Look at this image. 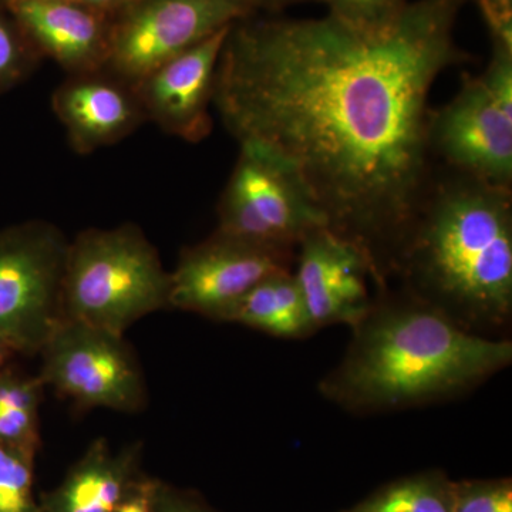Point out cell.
<instances>
[{
  "label": "cell",
  "instance_id": "83f0119b",
  "mask_svg": "<svg viewBox=\"0 0 512 512\" xmlns=\"http://www.w3.org/2000/svg\"><path fill=\"white\" fill-rule=\"evenodd\" d=\"M16 356V353L13 352L12 349L8 348L5 343L0 342V373L12 365L13 357Z\"/></svg>",
  "mask_w": 512,
  "mask_h": 512
},
{
  "label": "cell",
  "instance_id": "52a82bcc",
  "mask_svg": "<svg viewBox=\"0 0 512 512\" xmlns=\"http://www.w3.org/2000/svg\"><path fill=\"white\" fill-rule=\"evenodd\" d=\"M39 355V379L79 409L137 413L146 407L143 369L124 335L63 319Z\"/></svg>",
  "mask_w": 512,
  "mask_h": 512
},
{
  "label": "cell",
  "instance_id": "8fae6325",
  "mask_svg": "<svg viewBox=\"0 0 512 512\" xmlns=\"http://www.w3.org/2000/svg\"><path fill=\"white\" fill-rule=\"evenodd\" d=\"M231 28L171 57L134 84L147 121L187 143L210 137L218 64Z\"/></svg>",
  "mask_w": 512,
  "mask_h": 512
},
{
  "label": "cell",
  "instance_id": "484cf974",
  "mask_svg": "<svg viewBox=\"0 0 512 512\" xmlns=\"http://www.w3.org/2000/svg\"><path fill=\"white\" fill-rule=\"evenodd\" d=\"M72 2L79 3V5L86 6V8L99 10V12L113 15L117 10L126 6L130 0H72Z\"/></svg>",
  "mask_w": 512,
  "mask_h": 512
},
{
  "label": "cell",
  "instance_id": "4fadbf2b",
  "mask_svg": "<svg viewBox=\"0 0 512 512\" xmlns=\"http://www.w3.org/2000/svg\"><path fill=\"white\" fill-rule=\"evenodd\" d=\"M0 5L40 57H49L69 76L106 69L111 15L72 0H3Z\"/></svg>",
  "mask_w": 512,
  "mask_h": 512
},
{
  "label": "cell",
  "instance_id": "3957f363",
  "mask_svg": "<svg viewBox=\"0 0 512 512\" xmlns=\"http://www.w3.org/2000/svg\"><path fill=\"white\" fill-rule=\"evenodd\" d=\"M393 279L458 328L507 339L512 323V190L437 165Z\"/></svg>",
  "mask_w": 512,
  "mask_h": 512
},
{
  "label": "cell",
  "instance_id": "7c38bea8",
  "mask_svg": "<svg viewBox=\"0 0 512 512\" xmlns=\"http://www.w3.org/2000/svg\"><path fill=\"white\" fill-rule=\"evenodd\" d=\"M292 274L316 330L330 325L352 328L372 305L373 275L366 256L329 228L313 229L302 239Z\"/></svg>",
  "mask_w": 512,
  "mask_h": 512
},
{
  "label": "cell",
  "instance_id": "30bf717a",
  "mask_svg": "<svg viewBox=\"0 0 512 512\" xmlns=\"http://www.w3.org/2000/svg\"><path fill=\"white\" fill-rule=\"evenodd\" d=\"M296 251L264 247L215 229L184 248L170 272V308L224 322L229 311L269 276L293 271Z\"/></svg>",
  "mask_w": 512,
  "mask_h": 512
},
{
  "label": "cell",
  "instance_id": "f1b7e54d",
  "mask_svg": "<svg viewBox=\"0 0 512 512\" xmlns=\"http://www.w3.org/2000/svg\"><path fill=\"white\" fill-rule=\"evenodd\" d=\"M2 2H3V0H0V3H2Z\"/></svg>",
  "mask_w": 512,
  "mask_h": 512
},
{
  "label": "cell",
  "instance_id": "ffe728a7",
  "mask_svg": "<svg viewBox=\"0 0 512 512\" xmlns=\"http://www.w3.org/2000/svg\"><path fill=\"white\" fill-rule=\"evenodd\" d=\"M40 57L18 23L0 5V94L25 82L39 66Z\"/></svg>",
  "mask_w": 512,
  "mask_h": 512
},
{
  "label": "cell",
  "instance_id": "5b68a950",
  "mask_svg": "<svg viewBox=\"0 0 512 512\" xmlns=\"http://www.w3.org/2000/svg\"><path fill=\"white\" fill-rule=\"evenodd\" d=\"M429 147L437 165L512 190L511 46L494 42L484 73H464L453 100L431 109Z\"/></svg>",
  "mask_w": 512,
  "mask_h": 512
},
{
  "label": "cell",
  "instance_id": "9c48e42d",
  "mask_svg": "<svg viewBox=\"0 0 512 512\" xmlns=\"http://www.w3.org/2000/svg\"><path fill=\"white\" fill-rule=\"evenodd\" d=\"M254 12L248 0H130L111 15L104 72L134 86L161 63Z\"/></svg>",
  "mask_w": 512,
  "mask_h": 512
},
{
  "label": "cell",
  "instance_id": "d6986e66",
  "mask_svg": "<svg viewBox=\"0 0 512 512\" xmlns=\"http://www.w3.org/2000/svg\"><path fill=\"white\" fill-rule=\"evenodd\" d=\"M37 453L0 443V512H40L33 493Z\"/></svg>",
  "mask_w": 512,
  "mask_h": 512
},
{
  "label": "cell",
  "instance_id": "7402d4cb",
  "mask_svg": "<svg viewBox=\"0 0 512 512\" xmlns=\"http://www.w3.org/2000/svg\"><path fill=\"white\" fill-rule=\"evenodd\" d=\"M329 15L359 29H382L402 15L409 0H322Z\"/></svg>",
  "mask_w": 512,
  "mask_h": 512
},
{
  "label": "cell",
  "instance_id": "2e32d148",
  "mask_svg": "<svg viewBox=\"0 0 512 512\" xmlns=\"http://www.w3.org/2000/svg\"><path fill=\"white\" fill-rule=\"evenodd\" d=\"M224 322L282 339H302L316 332L292 271L269 276L256 285L229 311Z\"/></svg>",
  "mask_w": 512,
  "mask_h": 512
},
{
  "label": "cell",
  "instance_id": "9a60e30c",
  "mask_svg": "<svg viewBox=\"0 0 512 512\" xmlns=\"http://www.w3.org/2000/svg\"><path fill=\"white\" fill-rule=\"evenodd\" d=\"M143 444L113 450L94 440L70 467L62 483L40 495V512H116L128 485L141 473Z\"/></svg>",
  "mask_w": 512,
  "mask_h": 512
},
{
  "label": "cell",
  "instance_id": "8992f818",
  "mask_svg": "<svg viewBox=\"0 0 512 512\" xmlns=\"http://www.w3.org/2000/svg\"><path fill=\"white\" fill-rule=\"evenodd\" d=\"M67 239L49 221L0 231V342L16 355H39L63 320Z\"/></svg>",
  "mask_w": 512,
  "mask_h": 512
},
{
  "label": "cell",
  "instance_id": "6da1fadb",
  "mask_svg": "<svg viewBox=\"0 0 512 512\" xmlns=\"http://www.w3.org/2000/svg\"><path fill=\"white\" fill-rule=\"evenodd\" d=\"M467 2H409L382 29L248 18L222 49L214 104L225 127L291 168L325 227L366 256L376 289L392 284L436 173L431 87L473 59L454 36Z\"/></svg>",
  "mask_w": 512,
  "mask_h": 512
},
{
  "label": "cell",
  "instance_id": "e0dca14e",
  "mask_svg": "<svg viewBox=\"0 0 512 512\" xmlns=\"http://www.w3.org/2000/svg\"><path fill=\"white\" fill-rule=\"evenodd\" d=\"M45 384L12 365L0 373V443L39 453Z\"/></svg>",
  "mask_w": 512,
  "mask_h": 512
},
{
  "label": "cell",
  "instance_id": "d4e9b609",
  "mask_svg": "<svg viewBox=\"0 0 512 512\" xmlns=\"http://www.w3.org/2000/svg\"><path fill=\"white\" fill-rule=\"evenodd\" d=\"M157 478L140 474L128 485L126 493L117 505L116 512H156L154 511V491Z\"/></svg>",
  "mask_w": 512,
  "mask_h": 512
},
{
  "label": "cell",
  "instance_id": "cb8c5ba5",
  "mask_svg": "<svg viewBox=\"0 0 512 512\" xmlns=\"http://www.w3.org/2000/svg\"><path fill=\"white\" fill-rule=\"evenodd\" d=\"M483 13L491 39L512 45V0H476Z\"/></svg>",
  "mask_w": 512,
  "mask_h": 512
},
{
  "label": "cell",
  "instance_id": "44dd1931",
  "mask_svg": "<svg viewBox=\"0 0 512 512\" xmlns=\"http://www.w3.org/2000/svg\"><path fill=\"white\" fill-rule=\"evenodd\" d=\"M451 512H512L511 478L454 481Z\"/></svg>",
  "mask_w": 512,
  "mask_h": 512
},
{
  "label": "cell",
  "instance_id": "5bb4252c",
  "mask_svg": "<svg viewBox=\"0 0 512 512\" xmlns=\"http://www.w3.org/2000/svg\"><path fill=\"white\" fill-rule=\"evenodd\" d=\"M52 109L80 156L120 143L147 121L134 87L104 70L67 76Z\"/></svg>",
  "mask_w": 512,
  "mask_h": 512
},
{
  "label": "cell",
  "instance_id": "7a4b0ae2",
  "mask_svg": "<svg viewBox=\"0 0 512 512\" xmlns=\"http://www.w3.org/2000/svg\"><path fill=\"white\" fill-rule=\"evenodd\" d=\"M319 392L355 414L402 412L463 396L512 363L510 339L458 328L402 288L377 289Z\"/></svg>",
  "mask_w": 512,
  "mask_h": 512
},
{
  "label": "cell",
  "instance_id": "603a6c76",
  "mask_svg": "<svg viewBox=\"0 0 512 512\" xmlns=\"http://www.w3.org/2000/svg\"><path fill=\"white\" fill-rule=\"evenodd\" d=\"M156 512H220L211 507L197 491L185 490L158 480L154 491Z\"/></svg>",
  "mask_w": 512,
  "mask_h": 512
},
{
  "label": "cell",
  "instance_id": "ba28073f",
  "mask_svg": "<svg viewBox=\"0 0 512 512\" xmlns=\"http://www.w3.org/2000/svg\"><path fill=\"white\" fill-rule=\"evenodd\" d=\"M239 146L237 164L218 204V231L296 251L302 239L325 222L284 161L256 144Z\"/></svg>",
  "mask_w": 512,
  "mask_h": 512
},
{
  "label": "cell",
  "instance_id": "277c9868",
  "mask_svg": "<svg viewBox=\"0 0 512 512\" xmlns=\"http://www.w3.org/2000/svg\"><path fill=\"white\" fill-rule=\"evenodd\" d=\"M170 272L136 224L89 228L70 239L63 319L124 335L138 320L170 308Z\"/></svg>",
  "mask_w": 512,
  "mask_h": 512
},
{
  "label": "cell",
  "instance_id": "ac0fdd59",
  "mask_svg": "<svg viewBox=\"0 0 512 512\" xmlns=\"http://www.w3.org/2000/svg\"><path fill=\"white\" fill-rule=\"evenodd\" d=\"M454 481L441 470L397 478L342 512H451Z\"/></svg>",
  "mask_w": 512,
  "mask_h": 512
},
{
  "label": "cell",
  "instance_id": "4316f807",
  "mask_svg": "<svg viewBox=\"0 0 512 512\" xmlns=\"http://www.w3.org/2000/svg\"><path fill=\"white\" fill-rule=\"evenodd\" d=\"M252 9L269 10V12H278V10L288 8V6L298 5L305 2H322V0H248Z\"/></svg>",
  "mask_w": 512,
  "mask_h": 512
}]
</instances>
